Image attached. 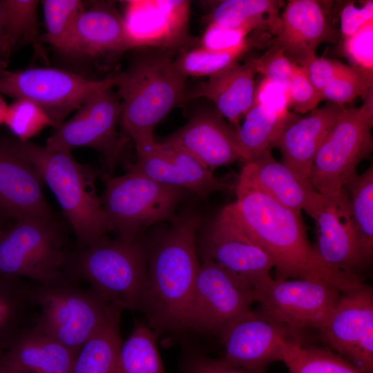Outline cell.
<instances>
[{"mask_svg":"<svg viewBox=\"0 0 373 373\" xmlns=\"http://www.w3.org/2000/svg\"><path fill=\"white\" fill-rule=\"evenodd\" d=\"M236 200L223 209L273 260L274 280L290 278L324 282L342 292L363 283L360 276L334 270L308 240L300 213L275 200L239 178Z\"/></svg>","mask_w":373,"mask_h":373,"instance_id":"1","label":"cell"},{"mask_svg":"<svg viewBox=\"0 0 373 373\" xmlns=\"http://www.w3.org/2000/svg\"><path fill=\"white\" fill-rule=\"evenodd\" d=\"M170 228L146 249L147 281L140 309L157 332L188 329V315L200 265L197 238L200 218L175 216Z\"/></svg>","mask_w":373,"mask_h":373,"instance_id":"2","label":"cell"},{"mask_svg":"<svg viewBox=\"0 0 373 373\" xmlns=\"http://www.w3.org/2000/svg\"><path fill=\"white\" fill-rule=\"evenodd\" d=\"M115 87L121 103V125L134 143L154 139L156 126L186 102V79L176 68L174 52L140 48Z\"/></svg>","mask_w":373,"mask_h":373,"instance_id":"3","label":"cell"},{"mask_svg":"<svg viewBox=\"0 0 373 373\" xmlns=\"http://www.w3.org/2000/svg\"><path fill=\"white\" fill-rule=\"evenodd\" d=\"M6 140L54 194L81 248L111 231L100 197L95 192L96 174L93 170L77 162L71 152L50 150L15 138Z\"/></svg>","mask_w":373,"mask_h":373,"instance_id":"4","label":"cell"},{"mask_svg":"<svg viewBox=\"0 0 373 373\" xmlns=\"http://www.w3.org/2000/svg\"><path fill=\"white\" fill-rule=\"evenodd\" d=\"M69 273L108 303L140 311L147 281L146 246L140 238L104 236L72 254Z\"/></svg>","mask_w":373,"mask_h":373,"instance_id":"5","label":"cell"},{"mask_svg":"<svg viewBox=\"0 0 373 373\" xmlns=\"http://www.w3.org/2000/svg\"><path fill=\"white\" fill-rule=\"evenodd\" d=\"M34 327L77 354L85 343L120 309L84 288L70 275L33 287Z\"/></svg>","mask_w":373,"mask_h":373,"instance_id":"6","label":"cell"},{"mask_svg":"<svg viewBox=\"0 0 373 373\" xmlns=\"http://www.w3.org/2000/svg\"><path fill=\"white\" fill-rule=\"evenodd\" d=\"M71 257L53 219L23 218L0 236V276L48 284L70 275Z\"/></svg>","mask_w":373,"mask_h":373,"instance_id":"7","label":"cell"},{"mask_svg":"<svg viewBox=\"0 0 373 373\" xmlns=\"http://www.w3.org/2000/svg\"><path fill=\"white\" fill-rule=\"evenodd\" d=\"M100 197L110 231L119 237L137 239L149 226L171 221L184 189L163 184L133 171L122 175H103Z\"/></svg>","mask_w":373,"mask_h":373,"instance_id":"8","label":"cell"},{"mask_svg":"<svg viewBox=\"0 0 373 373\" xmlns=\"http://www.w3.org/2000/svg\"><path fill=\"white\" fill-rule=\"evenodd\" d=\"M372 90L361 106L344 108L320 148L309 177L316 191L343 189L356 174L358 164L372 151Z\"/></svg>","mask_w":373,"mask_h":373,"instance_id":"9","label":"cell"},{"mask_svg":"<svg viewBox=\"0 0 373 373\" xmlns=\"http://www.w3.org/2000/svg\"><path fill=\"white\" fill-rule=\"evenodd\" d=\"M117 75L90 79L60 68L35 67L0 73V94L41 106L57 128L69 113L95 93L115 87Z\"/></svg>","mask_w":373,"mask_h":373,"instance_id":"10","label":"cell"},{"mask_svg":"<svg viewBox=\"0 0 373 373\" xmlns=\"http://www.w3.org/2000/svg\"><path fill=\"white\" fill-rule=\"evenodd\" d=\"M254 289L242 277L209 260L200 263L192 291L188 329L219 332L251 310Z\"/></svg>","mask_w":373,"mask_h":373,"instance_id":"11","label":"cell"},{"mask_svg":"<svg viewBox=\"0 0 373 373\" xmlns=\"http://www.w3.org/2000/svg\"><path fill=\"white\" fill-rule=\"evenodd\" d=\"M255 302L267 316L289 332L320 329L336 307L342 291L330 284L305 279H271L254 289Z\"/></svg>","mask_w":373,"mask_h":373,"instance_id":"12","label":"cell"},{"mask_svg":"<svg viewBox=\"0 0 373 373\" xmlns=\"http://www.w3.org/2000/svg\"><path fill=\"white\" fill-rule=\"evenodd\" d=\"M113 88H105L86 100L47 139L45 146L68 152L82 147L94 149L102 153L108 166H113L124 144L117 131L120 99Z\"/></svg>","mask_w":373,"mask_h":373,"instance_id":"13","label":"cell"},{"mask_svg":"<svg viewBox=\"0 0 373 373\" xmlns=\"http://www.w3.org/2000/svg\"><path fill=\"white\" fill-rule=\"evenodd\" d=\"M305 211L315 221V247L323 262L334 270L359 276L367 264L345 190L316 191Z\"/></svg>","mask_w":373,"mask_h":373,"instance_id":"14","label":"cell"},{"mask_svg":"<svg viewBox=\"0 0 373 373\" xmlns=\"http://www.w3.org/2000/svg\"><path fill=\"white\" fill-rule=\"evenodd\" d=\"M322 339L365 373H373V291L363 283L342 292L325 323Z\"/></svg>","mask_w":373,"mask_h":373,"instance_id":"15","label":"cell"},{"mask_svg":"<svg viewBox=\"0 0 373 373\" xmlns=\"http://www.w3.org/2000/svg\"><path fill=\"white\" fill-rule=\"evenodd\" d=\"M122 14L131 48H154L172 52L189 50L191 1L130 0Z\"/></svg>","mask_w":373,"mask_h":373,"instance_id":"16","label":"cell"},{"mask_svg":"<svg viewBox=\"0 0 373 373\" xmlns=\"http://www.w3.org/2000/svg\"><path fill=\"white\" fill-rule=\"evenodd\" d=\"M202 260L216 262L245 280L253 289L271 278L274 263L268 253L222 208L206 227L199 240Z\"/></svg>","mask_w":373,"mask_h":373,"instance_id":"17","label":"cell"},{"mask_svg":"<svg viewBox=\"0 0 373 373\" xmlns=\"http://www.w3.org/2000/svg\"><path fill=\"white\" fill-rule=\"evenodd\" d=\"M229 364L249 370L266 369L280 361L289 331L261 311L250 312L224 325L218 332Z\"/></svg>","mask_w":373,"mask_h":373,"instance_id":"18","label":"cell"},{"mask_svg":"<svg viewBox=\"0 0 373 373\" xmlns=\"http://www.w3.org/2000/svg\"><path fill=\"white\" fill-rule=\"evenodd\" d=\"M162 141L180 147L212 172L241 161L236 131L217 111L195 113L184 126Z\"/></svg>","mask_w":373,"mask_h":373,"instance_id":"19","label":"cell"},{"mask_svg":"<svg viewBox=\"0 0 373 373\" xmlns=\"http://www.w3.org/2000/svg\"><path fill=\"white\" fill-rule=\"evenodd\" d=\"M42 185L33 166L12 149L6 139H0V218L53 219Z\"/></svg>","mask_w":373,"mask_h":373,"instance_id":"20","label":"cell"},{"mask_svg":"<svg viewBox=\"0 0 373 373\" xmlns=\"http://www.w3.org/2000/svg\"><path fill=\"white\" fill-rule=\"evenodd\" d=\"M338 30L327 21L321 3L314 0L289 1L280 15L276 44L296 65L316 55L323 43L335 44Z\"/></svg>","mask_w":373,"mask_h":373,"instance_id":"21","label":"cell"},{"mask_svg":"<svg viewBox=\"0 0 373 373\" xmlns=\"http://www.w3.org/2000/svg\"><path fill=\"white\" fill-rule=\"evenodd\" d=\"M344 108L328 102L312 110L289 124L277 142L282 162L307 186L316 156Z\"/></svg>","mask_w":373,"mask_h":373,"instance_id":"22","label":"cell"},{"mask_svg":"<svg viewBox=\"0 0 373 373\" xmlns=\"http://www.w3.org/2000/svg\"><path fill=\"white\" fill-rule=\"evenodd\" d=\"M130 49L122 14L112 1H98L78 17L68 55L93 58Z\"/></svg>","mask_w":373,"mask_h":373,"instance_id":"23","label":"cell"},{"mask_svg":"<svg viewBox=\"0 0 373 373\" xmlns=\"http://www.w3.org/2000/svg\"><path fill=\"white\" fill-rule=\"evenodd\" d=\"M256 72L246 61L237 63L200 82L187 92L186 100L200 97L212 101L216 111L226 118L237 131L240 119L254 104Z\"/></svg>","mask_w":373,"mask_h":373,"instance_id":"24","label":"cell"},{"mask_svg":"<svg viewBox=\"0 0 373 373\" xmlns=\"http://www.w3.org/2000/svg\"><path fill=\"white\" fill-rule=\"evenodd\" d=\"M76 356L32 326L0 354V362L12 373H72Z\"/></svg>","mask_w":373,"mask_h":373,"instance_id":"25","label":"cell"},{"mask_svg":"<svg viewBox=\"0 0 373 373\" xmlns=\"http://www.w3.org/2000/svg\"><path fill=\"white\" fill-rule=\"evenodd\" d=\"M239 178L251 183L281 204L300 213L310 205L316 191L302 182L267 151L244 164Z\"/></svg>","mask_w":373,"mask_h":373,"instance_id":"26","label":"cell"},{"mask_svg":"<svg viewBox=\"0 0 373 373\" xmlns=\"http://www.w3.org/2000/svg\"><path fill=\"white\" fill-rule=\"evenodd\" d=\"M33 287L24 279L0 276V354L35 323Z\"/></svg>","mask_w":373,"mask_h":373,"instance_id":"27","label":"cell"},{"mask_svg":"<svg viewBox=\"0 0 373 373\" xmlns=\"http://www.w3.org/2000/svg\"><path fill=\"white\" fill-rule=\"evenodd\" d=\"M298 117L294 113L281 114L254 103L236 131L241 161H254L271 151L284 130Z\"/></svg>","mask_w":373,"mask_h":373,"instance_id":"28","label":"cell"},{"mask_svg":"<svg viewBox=\"0 0 373 373\" xmlns=\"http://www.w3.org/2000/svg\"><path fill=\"white\" fill-rule=\"evenodd\" d=\"M122 309H116L77 353L72 373H118Z\"/></svg>","mask_w":373,"mask_h":373,"instance_id":"29","label":"cell"},{"mask_svg":"<svg viewBox=\"0 0 373 373\" xmlns=\"http://www.w3.org/2000/svg\"><path fill=\"white\" fill-rule=\"evenodd\" d=\"M272 35L265 30L253 32L240 46L227 50L213 51L202 48L179 53L174 64L178 70L188 77H211L239 61L252 49L266 45Z\"/></svg>","mask_w":373,"mask_h":373,"instance_id":"30","label":"cell"},{"mask_svg":"<svg viewBox=\"0 0 373 373\" xmlns=\"http://www.w3.org/2000/svg\"><path fill=\"white\" fill-rule=\"evenodd\" d=\"M37 0H0L6 35L13 51L19 46L30 44L35 55L48 62L39 32Z\"/></svg>","mask_w":373,"mask_h":373,"instance_id":"31","label":"cell"},{"mask_svg":"<svg viewBox=\"0 0 373 373\" xmlns=\"http://www.w3.org/2000/svg\"><path fill=\"white\" fill-rule=\"evenodd\" d=\"M283 2L276 0H224L213 8L209 23L236 28L251 22H264L273 28L275 36L280 24V9Z\"/></svg>","mask_w":373,"mask_h":373,"instance_id":"32","label":"cell"},{"mask_svg":"<svg viewBox=\"0 0 373 373\" xmlns=\"http://www.w3.org/2000/svg\"><path fill=\"white\" fill-rule=\"evenodd\" d=\"M280 361L289 373H365L340 354L321 348H305L293 339L284 345Z\"/></svg>","mask_w":373,"mask_h":373,"instance_id":"33","label":"cell"},{"mask_svg":"<svg viewBox=\"0 0 373 373\" xmlns=\"http://www.w3.org/2000/svg\"><path fill=\"white\" fill-rule=\"evenodd\" d=\"M118 373H165L156 345L155 332L150 326L137 323L123 342Z\"/></svg>","mask_w":373,"mask_h":373,"instance_id":"34","label":"cell"},{"mask_svg":"<svg viewBox=\"0 0 373 373\" xmlns=\"http://www.w3.org/2000/svg\"><path fill=\"white\" fill-rule=\"evenodd\" d=\"M367 265L373 254V167L356 174L345 185Z\"/></svg>","mask_w":373,"mask_h":373,"instance_id":"35","label":"cell"},{"mask_svg":"<svg viewBox=\"0 0 373 373\" xmlns=\"http://www.w3.org/2000/svg\"><path fill=\"white\" fill-rule=\"evenodd\" d=\"M159 148L169 158L185 183L186 189L201 198L228 189L229 184L217 178L192 155L169 142H157Z\"/></svg>","mask_w":373,"mask_h":373,"instance_id":"36","label":"cell"},{"mask_svg":"<svg viewBox=\"0 0 373 373\" xmlns=\"http://www.w3.org/2000/svg\"><path fill=\"white\" fill-rule=\"evenodd\" d=\"M46 34L43 41L68 55L75 22L85 9L79 0H44Z\"/></svg>","mask_w":373,"mask_h":373,"instance_id":"37","label":"cell"},{"mask_svg":"<svg viewBox=\"0 0 373 373\" xmlns=\"http://www.w3.org/2000/svg\"><path fill=\"white\" fill-rule=\"evenodd\" d=\"M135 146L136 160L128 165V171L137 172L163 184L186 189L184 182L155 138L135 143Z\"/></svg>","mask_w":373,"mask_h":373,"instance_id":"38","label":"cell"},{"mask_svg":"<svg viewBox=\"0 0 373 373\" xmlns=\"http://www.w3.org/2000/svg\"><path fill=\"white\" fill-rule=\"evenodd\" d=\"M15 138L26 142L48 126L55 128L48 113L39 105L16 99L8 105L3 124Z\"/></svg>","mask_w":373,"mask_h":373,"instance_id":"39","label":"cell"},{"mask_svg":"<svg viewBox=\"0 0 373 373\" xmlns=\"http://www.w3.org/2000/svg\"><path fill=\"white\" fill-rule=\"evenodd\" d=\"M373 73L351 66L331 80L321 92L323 100L341 106L351 103L358 97H365L373 90Z\"/></svg>","mask_w":373,"mask_h":373,"instance_id":"40","label":"cell"},{"mask_svg":"<svg viewBox=\"0 0 373 373\" xmlns=\"http://www.w3.org/2000/svg\"><path fill=\"white\" fill-rule=\"evenodd\" d=\"M258 30L275 35L271 26L264 22H251L232 28L209 23L200 39V47L213 51L233 49L242 45L253 32Z\"/></svg>","mask_w":373,"mask_h":373,"instance_id":"41","label":"cell"},{"mask_svg":"<svg viewBox=\"0 0 373 373\" xmlns=\"http://www.w3.org/2000/svg\"><path fill=\"white\" fill-rule=\"evenodd\" d=\"M254 70L267 79L281 86L287 92L294 63L291 62L277 45L270 48L263 55L246 61Z\"/></svg>","mask_w":373,"mask_h":373,"instance_id":"42","label":"cell"},{"mask_svg":"<svg viewBox=\"0 0 373 373\" xmlns=\"http://www.w3.org/2000/svg\"><path fill=\"white\" fill-rule=\"evenodd\" d=\"M289 108L295 113H307L323 101L321 93L309 80L304 70L294 64L287 88Z\"/></svg>","mask_w":373,"mask_h":373,"instance_id":"43","label":"cell"},{"mask_svg":"<svg viewBox=\"0 0 373 373\" xmlns=\"http://www.w3.org/2000/svg\"><path fill=\"white\" fill-rule=\"evenodd\" d=\"M343 39V54L350 66L373 73V21Z\"/></svg>","mask_w":373,"mask_h":373,"instance_id":"44","label":"cell"},{"mask_svg":"<svg viewBox=\"0 0 373 373\" xmlns=\"http://www.w3.org/2000/svg\"><path fill=\"white\" fill-rule=\"evenodd\" d=\"M298 66L304 70L315 88L321 93L327 84L341 73L347 65L314 55L303 61Z\"/></svg>","mask_w":373,"mask_h":373,"instance_id":"45","label":"cell"},{"mask_svg":"<svg viewBox=\"0 0 373 373\" xmlns=\"http://www.w3.org/2000/svg\"><path fill=\"white\" fill-rule=\"evenodd\" d=\"M254 103L281 114L291 113L286 90L278 84L262 77L256 86Z\"/></svg>","mask_w":373,"mask_h":373,"instance_id":"46","label":"cell"},{"mask_svg":"<svg viewBox=\"0 0 373 373\" xmlns=\"http://www.w3.org/2000/svg\"><path fill=\"white\" fill-rule=\"evenodd\" d=\"M373 21V1H366L361 7L348 3L340 14L341 38L343 39L360 29L369 21Z\"/></svg>","mask_w":373,"mask_h":373,"instance_id":"47","label":"cell"},{"mask_svg":"<svg viewBox=\"0 0 373 373\" xmlns=\"http://www.w3.org/2000/svg\"><path fill=\"white\" fill-rule=\"evenodd\" d=\"M184 373H266V369L249 370L232 365L223 358L216 359L195 355L186 364Z\"/></svg>","mask_w":373,"mask_h":373,"instance_id":"48","label":"cell"},{"mask_svg":"<svg viewBox=\"0 0 373 373\" xmlns=\"http://www.w3.org/2000/svg\"><path fill=\"white\" fill-rule=\"evenodd\" d=\"M12 53V51L10 47L5 32L0 4V69H6L9 64Z\"/></svg>","mask_w":373,"mask_h":373,"instance_id":"49","label":"cell"},{"mask_svg":"<svg viewBox=\"0 0 373 373\" xmlns=\"http://www.w3.org/2000/svg\"><path fill=\"white\" fill-rule=\"evenodd\" d=\"M8 105L6 100L0 94V125L4 124V121L6 117Z\"/></svg>","mask_w":373,"mask_h":373,"instance_id":"50","label":"cell"},{"mask_svg":"<svg viewBox=\"0 0 373 373\" xmlns=\"http://www.w3.org/2000/svg\"><path fill=\"white\" fill-rule=\"evenodd\" d=\"M0 373H12L8 371L0 362Z\"/></svg>","mask_w":373,"mask_h":373,"instance_id":"51","label":"cell"},{"mask_svg":"<svg viewBox=\"0 0 373 373\" xmlns=\"http://www.w3.org/2000/svg\"><path fill=\"white\" fill-rule=\"evenodd\" d=\"M5 229L3 219L0 218V236L3 231Z\"/></svg>","mask_w":373,"mask_h":373,"instance_id":"52","label":"cell"},{"mask_svg":"<svg viewBox=\"0 0 373 373\" xmlns=\"http://www.w3.org/2000/svg\"><path fill=\"white\" fill-rule=\"evenodd\" d=\"M3 69H0V73L3 70Z\"/></svg>","mask_w":373,"mask_h":373,"instance_id":"53","label":"cell"}]
</instances>
